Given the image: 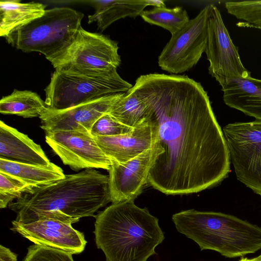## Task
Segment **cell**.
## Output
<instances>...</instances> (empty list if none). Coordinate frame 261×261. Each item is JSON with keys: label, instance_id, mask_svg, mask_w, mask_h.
<instances>
[{"label": "cell", "instance_id": "obj_1", "mask_svg": "<svg viewBox=\"0 0 261 261\" xmlns=\"http://www.w3.org/2000/svg\"><path fill=\"white\" fill-rule=\"evenodd\" d=\"M131 90L145 105L163 151L149 171V186L166 195L189 194L228 176L226 141L200 83L185 75L150 73Z\"/></svg>", "mask_w": 261, "mask_h": 261}, {"label": "cell", "instance_id": "obj_2", "mask_svg": "<svg viewBox=\"0 0 261 261\" xmlns=\"http://www.w3.org/2000/svg\"><path fill=\"white\" fill-rule=\"evenodd\" d=\"M109 180V175L86 169L34 188L8 207L20 223L48 218L72 224L83 217H95V212L111 202Z\"/></svg>", "mask_w": 261, "mask_h": 261}, {"label": "cell", "instance_id": "obj_3", "mask_svg": "<svg viewBox=\"0 0 261 261\" xmlns=\"http://www.w3.org/2000/svg\"><path fill=\"white\" fill-rule=\"evenodd\" d=\"M95 218L96 245L106 261H147L165 239L158 219L134 201L112 203Z\"/></svg>", "mask_w": 261, "mask_h": 261}, {"label": "cell", "instance_id": "obj_4", "mask_svg": "<svg viewBox=\"0 0 261 261\" xmlns=\"http://www.w3.org/2000/svg\"><path fill=\"white\" fill-rule=\"evenodd\" d=\"M172 219L177 230L195 241L201 250L233 258L261 249V227L232 215L192 209L173 214Z\"/></svg>", "mask_w": 261, "mask_h": 261}, {"label": "cell", "instance_id": "obj_5", "mask_svg": "<svg viewBox=\"0 0 261 261\" xmlns=\"http://www.w3.org/2000/svg\"><path fill=\"white\" fill-rule=\"evenodd\" d=\"M82 13L68 7L46 9L44 14L5 37L23 52H38L47 60L64 49L81 26Z\"/></svg>", "mask_w": 261, "mask_h": 261}, {"label": "cell", "instance_id": "obj_6", "mask_svg": "<svg viewBox=\"0 0 261 261\" xmlns=\"http://www.w3.org/2000/svg\"><path fill=\"white\" fill-rule=\"evenodd\" d=\"M132 87L117 70L90 74L56 70L44 89L45 102L50 110H63L109 94L125 92Z\"/></svg>", "mask_w": 261, "mask_h": 261}, {"label": "cell", "instance_id": "obj_7", "mask_svg": "<svg viewBox=\"0 0 261 261\" xmlns=\"http://www.w3.org/2000/svg\"><path fill=\"white\" fill-rule=\"evenodd\" d=\"M118 43L99 33L82 27L71 42L62 51L48 60L57 71L90 74L117 70L120 65Z\"/></svg>", "mask_w": 261, "mask_h": 261}, {"label": "cell", "instance_id": "obj_8", "mask_svg": "<svg viewBox=\"0 0 261 261\" xmlns=\"http://www.w3.org/2000/svg\"><path fill=\"white\" fill-rule=\"evenodd\" d=\"M223 133L237 179L261 197V121L229 123Z\"/></svg>", "mask_w": 261, "mask_h": 261}, {"label": "cell", "instance_id": "obj_9", "mask_svg": "<svg viewBox=\"0 0 261 261\" xmlns=\"http://www.w3.org/2000/svg\"><path fill=\"white\" fill-rule=\"evenodd\" d=\"M210 11L209 5L171 35L158 57L162 69L176 74L187 71L197 64L206 49Z\"/></svg>", "mask_w": 261, "mask_h": 261}, {"label": "cell", "instance_id": "obj_10", "mask_svg": "<svg viewBox=\"0 0 261 261\" xmlns=\"http://www.w3.org/2000/svg\"><path fill=\"white\" fill-rule=\"evenodd\" d=\"M207 29L205 53L210 63L209 73L220 85L227 79L250 76V72L241 62L238 49L230 38L219 10L213 5H211Z\"/></svg>", "mask_w": 261, "mask_h": 261}, {"label": "cell", "instance_id": "obj_11", "mask_svg": "<svg viewBox=\"0 0 261 261\" xmlns=\"http://www.w3.org/2000/svg\"><path fill=\"white\" fill-rule=\"evenodd\" d=\"M45 141L64 165L72 170L101 168L109 170L111 160L89 133L56 130L45 133Z\"/></svg>", "mask_w": 261, "mask_h": 261}, {"label": "cell", "instance_id": "obj_12", "mask_svg": "<svg viewBox=\"0 0 261 261\" xmlns=\"http://www.w3.org/2000/svg\"><path fill=\"white\" fill-rule=\"evenodd\" d=\"M162 150L156 145L123 163L111 161L109 169L111 202L134 201L147 184L149 171Z\"/></svg>", "mask_w": 261, "mask_h": 261}, {"label": "cell", "instance_id": "obj_13", "mask_svg": "<svg viewBox=\"0 0 261 261\" xmlns=\"http://www.w3.org/2000/svg\"><path fill=\"white\" fill-rule=\"evenodd\" d=\"M12 224L11 230L35 244L72 254L82 253L87 244L83 233L74 229L71 223L46 218L27 224L14 220Z\"/></svg>", "mask_w": 261, "mask_h": 261}, {"label": "cell", "instance_id": "obj_14", "mask_svg": "<svg viewBox=\"0 0 261 261\" xmlns=\"http://www.w3.org/2000/svg\"><path fill=\"white\" fill-rule=\"evenodd\" d=\"M124 92L109 94L60 111L47 109L39 117L45 133L56 130H76L90 133L95 122L108 113Z\"/></svg>", "mask_w": 261, "mask_h": 261}, {"label": "cell", "instance_id": "obj_15", "mask_svg": "<svg viewBox=\"0 0 261 261\" xmlns=\"http://www.w3.org/2000/svg\"><path fill=\"white\" fill-rule=\"evenodd\" d=\"M94 138L111 161L123 163L155 147L157 131L155 125L146 117L144 121L126 134Z\"/></svg>", "mask_w": 261, "mask_h": 261}, {"label": "cell", "instance_id": "obj_16", "mask_svg": "<svg viewBox=\"0 0 261 261\" xmlns=\"http://www.w3.org/2000/svg\"><path fill=\"white\" fill-rule=\"evenodd\" d=\"M0 159L43 166L52 164L39 144L27 135L2 120L0 121Z\"/></svg>", "mask_w": 261, "mask_h": 261}, {"label": "cell", "instance_id": "obj_17", "mask_svg": "<svg viewBox=\"0 0 261 261\" xmlns=\"http://www.w3.org/2000/svg\"><path fill=\"white\" fill-rule=\"evenodd\" d=\"M224 103L261 121V80L227 79L221 85Z\"/></svg>", "mask_w": 261, "mask_h": 261}, {"label": "cell", "instance_id": "obj_18", "mask_svg": "<svg viewBox=\"0 0 261 261\" xmlns=\"http://www.w3.org/2000/svg\"><path fill=\"white\" fill-rule=\"evenodd\" d=\"M85 2L95 10L93 14L88 16V23L96 22L98 29L101 32L121 18L140 15L148 6L146 0H102Z\"/></svg>", "mask_w": 261, "mask_h": 261}, {"label": "cell", "instance_id": "obj_19", "mask_svg": "<svg viewBox=\"0 0 261 261\" xmlns=\"http://www.w3.org/2000/svg\"><path fill=\"white\" fill-rule=\"evenodd\" d=\"M45 10V6L40 3L1 1L0 36L5 38L16 29L42 16Z\"/></svg>", "mask_w": 261, "mask_h": 261}, {"label": "cell", "instance_id": "obj_20", "mask_svg": "<svg viewBox=\"0 0 261 261\" xmlns=\"http://www.w3.org/2000/svg\"><path fill=\"white\" fill-rule=\"evenodd\" d=\"M0 172L22 180L33 189L45 186L65 177L61 168L53 163L48 166L16 163L0 159Z\"/></svg>", "mask_w": 261, "mask_h": 261}, {"label": "cell", "instance_id": "obj_21", "mask_svg": "<svg viewBox=\"0 0 261 261\" xmlns=\"http://www.w3.org/2000/svg\"><path fill=\"white\" fill-rule=\"evenodd\" d=\"M47 109L46 103L36 92L14 89L0 100V113L23 118L40 117Z\"/></svg>", "mask_w": 261, "mask_h": 261}, {"label": "cell", "instance_id": "obj_22", "mask_svg": "<svg viewBox=\"0 0 261 261\" xmlns=\"http://www.w3.org/2000/svg\"><path fill=\"white\" fill-rule=\"evenodd\" d=\"M108 114L122 124L133 128L146 119L147 110L144 103L130 89L114 102Z\"/></svg>", "mask_w": 261, "mask_h": 261}, {"label": "cell", "instance_id": "obj_23", "mask_svg": "<svg viewBox=\"0 0 261 261\" xmlns=\"http://www.w3.org/2000/svg\"><path fill=\"white\" fill-rule=\"evenodd\" d=\"M140 16L145 21L168 30L171 35L180 30L190 20L186 10L180 7H154L143 11Z\"/></svg>", "mask_w": 261, "mask_h": 261}, {"label": "cell", "instance_id": "obj_24", "mask_svg": "<svg viewBox=\"0 0 261 261\" xmlns=\"http://www.w3.org/2000/svg\"><path fill=\"white\" fill-rule=\"evenodd\" d=\"M224 5L229 14L244 24L261 29V0L228 1Z\"/></svg>", "mask_w": 261, "mask_h": 261}, {"label": "cell", "instance_id": "obj_25", "mask_svg": "<svg viewBox=\"0 0 261 261\" xmlns=\"http://www.w3.org/2000/svg\"><path fill=\"white\" fill-rule=\"evenodd\" d=\"M33 188L22 180L4 172H0V207L6 208L24 194Z\"/></svg>", "mask_w": 261, "mask_h": 261}, {"label": "cell", "instance_id": "obj_26", "mask_svg": "<svg viewBox=\"0 0 261 261\" xmlns=\"http://www.w3.org/2000/svg\"><path fill=\"white\" fill-rule=\"evenodd\" d=\"M132 128L122 124L106 113L95 122L90 134L93 137H112L126 134Z\"/></svg>", "mask_w": 261, "mask_h": 261}, {"label": "cell", "instance_id": "obj_27", "mask_svg": "<svg viewBox=\"0 0 261 261\" xmlns=\"http://www.w3.org/2000/svg\"><path fill=\"white\" fill-rule=\"evenodd\" d=\"M72 254L34 244L28 248L23 261H74Z\"/></svg>", "mask_w": 261, "mask_h": 261}, {"label": "cell", "instance_id": "obj_28", "mask_svg": "<svg viewBox=\"0 0 261 261\" xmlns=\"http://www.w3.org/2000/svg\"><path fill=\"white\" fill-rule=\"evenodd\" d=\"M17 255L9 248L0 246V261H17Z\"/></svg>", "mask_w": 261, "mask_h": 261}, {"label": "cell", "instance_id": "obj_29", "mask_svg": "<svg viewBox=\"0 0 261 261\" xmlns=\"http://www.w3.org/2000/svg\"><path fill=\"white\" fill-rule=\"evenodd\" d=\"M147 6H152L154 7L162 8L165 7L166 5L164 1L160 0H146Z\"/></svg>", "mask_w": 261, "mask_h": 261}, {"label": "cell", "instance_id": "obj_30", "mask_svg": "<svg viewBox=\"0 0 261 261\" xmlns=\"http://www.w3.org/2000/svg\"><path fill=\"white\" fill-rule=\"evenodd\" d=\"M253 261H261V254L256 257L252 258Z\"/></svg>", "mask_w": 261, "mask_h": 261}, {"label": "cell", "instance_id": "obj_31", "mask_svg": "<svg viewBox=\"0 0 261 261\" xmlns=\"http://www.w3.org/2000/svg\"><path fill=\"white\" fill-rule=\"evenodd\" d=\"M239 261H253L252 259H248L247 258H242Z\"/></svg>", "mask_w": 261, "mask_h": 261}]
</instances>
